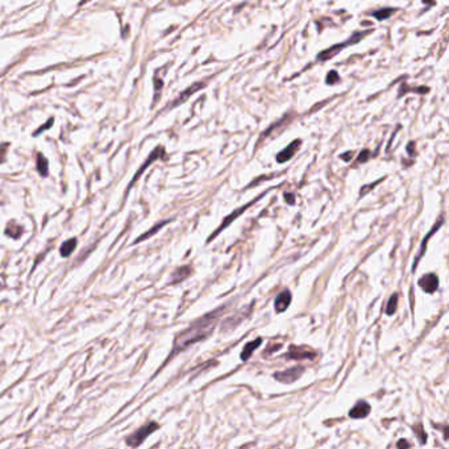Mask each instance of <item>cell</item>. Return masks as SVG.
Listing matches in <instances>:
<instances>
[{
	"mask_svg": "<svg viewBox=\"0 0 449 449\" xmlns=\"http://www.w3.org/2000/svg\"><path fill=\"white\" fill-rule=\"evenodd\" d=\"M225 307L226 306H222V307L216 308V310H214L210 314L204 315V316L199 318L194 323H191V326H188L184 331L179 332L175 336V338H174L173 349L170 352V356L168 360L173 358L174 356H177L182 350L190 348L192 344L203 341L207 337H210V335H211V332L215 328L219 318L225 311Z\"/></svg>",
	"mask_w": 449,
	"mask_h": 449,
	"instance_id": "1",
	"label": "cell"
},
{
	"mask_svg": "<svg viewBox=\"0 0 449 449\" xmlns=\"http://www.w3.org/2000/svg\"><path fill=\"white\" fill-rule=\"evenodd\" d=\"M369 33H372V31L354 32L353 35L350 36L349 39L346 40V41H344V43H340V44H337V45L331 46V48H328V49L320 52V53L318 54L316 59H318V61H328V59H331V58L336 57L337 54H340V52H341L342 49H345V48H348V46L356 45L357 43H360L361 40L364 39L365 36H368Z\"/></svg>",
	"mask_w": 449,
	"mask_h": 449,
	"instance_id": "2",
	"label": "cell"
},
{
	"mask_svg": "<svg viewBox=\"0 0 449 449\" xmlns=\"http://www.w3.org/2000/svg\"><path fill=\"white\" fill-rule=\"evenodd\" d=\"M294 119H295V113L291 111L287 112V113L282 116L280 120H277L276 123H273L272 125H269V128H268V129H266V131L264 132L261 136H260V140H258V142L264 141V140H266V138H270V140L276 138L277 136L281 135V133H282V132H283L284 129L288 127V125H290V123H291Z\"/></svg>",
	"mask_w": 449,
	"mask_h": 449,
	"instance_id": "3",
	"label": "cell"
},
{
	"mask_svg": "<svg viewBox=\"0 0 449 449\" xmlns=\"http://www.w3.org/2000/svg\"><path fill=\"white\" fill-rule=\"evenodd\" d=\"M158 428H160L158 423L156 422L146 423L145 426L140 427L137 431H135L133 434L129 435V436L125 439V443H127V446L132 447V448H136V447L141 446L142 443L145 442V439L148 438V436H150L153 432H156Z\"/></svg>",
	"mask_w": 449,
	"mask_h": 449,
	"instance_id": "4",
	"label": "cell"
},
{
	"mask_svg": "<svg viewBox=\"0 0 449 449\" xmlns=\"http://www.w3.org/2000/svg\"><path fill=\"white\" fill-rule=\"evenodd\" d=\"M266 194H268V191H265V192H264V194H261V195H260V196H257V198H256V199H253V200H252V202H249V203L244 204V206H242V207L237 208V210H234V211L232 212V214H230V215L226 216L225 219H224L223 224H222V225L219 226V229H216L215 232H214V233H212L211 236H210V238H208V240H207V242L212 241V240H214V237H215L216 234H219L220 232H222V230L225 229L226 226L229 225V224L233 223L234 220L237 219V218H238V216H240V215H242V214H244V212H245L246 210H248V208L250 207V206H252V204H254V203H256V202H258V200H260V199H262V198H264V196H265Z\"/></svg>",
	"mask_w": 449,
	"mask_h": 449,
	"instance_id": "5",
	"label": "cell"
},
{
	"mask_svg": "<svg viewBox=\"0 0 449 449\" xmlns=\"http://www.w3.org/2000/svg\"><path fill=\"white\" fill-rule=\"evenodd\" d=\"M304 373V368L303 366H292V368H288L283 372H277L274 373V378H276L278 382L284 385H291L294 384L295 381H298L302 377V374Z\"/></svg>",
	"mask_w": 449,
	"mask_h": 449,
	"instance_id": "6",
	"label": "cell"
},
{
	"mask_svg": "<svg viewBox=\"0 0 449 449\" xmlns=\"http://www.w3.org/2000/svg\"><path fill=\"white\" fill-rule=\"evenodd\" d=\"M165 157H166L165 148H164V146H157V148H156V149H154L153 152H152V153L149 154V157L146 158V161L144 162V164H142L141 168H140V169L137 170V173L135 174V177H133V179H132L131 184H129V188L132 187V184L135 183L136 180H137L138 178L141 177V174L144 173V171H145V170L148 169V168H149V166L152 165V164H153L154 161H157V160H164Z\"/></svg>",
	"mask_w": 449,
	"mask_h": 449,
	"instance_id": "7",
	"label": "cell"
},
{
	"mask_svg": "<svg viewBox=\"0 0 449 449\" xmlns=\"http://www.w3.org/2000/svg\"><path fill=\"white\" fill-rule=\"evenodd\" d=\"M316 357V352L307 346H290V350L284 354L287 360H314Z\"/></svg>",
	"mask_w": 449,
	"mask_h": 449,
	"instance_id": "8",
	"label": "cell"
},
{
	"mask_svg": "<svg viewBox=\"0 0 449 449\" xmlns=\"http://www.w3.org/2000/svg\"><path fill=\"white\" fill-rule=\"evenodd\" d=\"M252 307H253V304H252L250 307L246 306V307L242 308V311L237 312V314H234L233 316H230V318H228L226 320H224V323L222 324V331H223V332H225L226 330L233 331L236 327L240 326L242 320H245V319L250 315V308Z\"/></svg>",
	"mask_w": 449,
	"mask_h": 449,
	"instance_id": "9",
	"label": "cell"
},
{
	"mask_svg": "<svg viewBox=\"0 0 449 449\" xmlns=\"http://www.w3.org/2000/svg\"><path fill=\"white\" fill-rule=\"evenodd\" d=\"M204 87H206V81L196 82V83H194V85L190 86V87H188V89H186V90H184V91L180 92L179 96H178L177 99L174 100V102H173V103H171V104H169V108H175V107H178V106H179V104L184 103V102H186V100L190 99V96H192V95H194V94H195V92H198V91H199V90L204 89Z\"/></svg>",
	"mask_w": 449,
	"mask_h": 449,
	"instance_id": "10",
	"label": "cell"
},
{
	"mask_svg": "<svg viewBox=\"0 0 449 449\" xmlns=\"http://www.w3.org/2000/svg\"><path fill=\"white\" fill-rule=\"evenodd\" d=\"M302 145V140H294L292 142H290L283 150H281L280 153L277 154V162L278 164H284V162L290 161L300 149Z\"/></svg>",
	"mask_w": 449,
	"mask_h": 449,
	"instance_id": "11",
	"label": "cell"
},
{
	"mask_svg": "<svg viewBox=\"0 0 449 449\" xmlns=\"http://www.w3.org/2000/svg\"><path fill=\"white\" fill-rule=\"evenodd\" d=\"M419 286L427 294H434L439 287V278L435 273H428L419 280Z\"/></svg>",
	"mask_w": 449,
	"mask_h": 449,
	"instance_id": "12",
	"label": "cell"
},
{
	"mask_svg": "<svg viewBox=\"0 0 449 449\" xmlns=\"http://www.w3.org/2000/svg\"><path fill=\"white\" fill-rule=\"evenodd\" d=\"M443 224H444V219L442 218V219L439 220L438 223L432 226V229L430 230V233H427L426 236H424V238H423V241H422V245H420V249H419V253L416 254V257H415L414 266H412V272H415V269H416V265H418L419 261H420V258H422L423 256H424V253H426V249H427L426 245H427V242H428V240H430V237L435 233V232H436V230L439 229V228H440V226L443 225Z\"/></svg>",
	"mask_w": 449,
	"mask_h": 449,
	"instance_id": "13",
	"label": "cell"
},
{
	"mask_svg": "<svg viewBox=\"0 0 449 449\" xmlns=\"http://www.w3.org/2000/svg\"><path fill=\"white\" fill-rule=\"evenodd\" d=\"M372 411V407L368 402L365 400H358L357 403L352 407V410L349 411V418L352 419H364L366 418Z\"/></svg>",
	"mask_w": 449,
	"mask_h": 449,
	"instance_id": "14",
	"label": "cell"
},
{
	"mask_svg": "<svg viewBox=\"0 0 449 449\" xmlns=\"http://www.w3.org/2000/svg\"><path fill=\"white\" fill-rule=\"evenodd\" d=\"M291 303V292L288 291V290H283V291L278 294V296L276 298V302H274V307H276L277 312H284L288 308Z\"/></svg>",
	"mask_w": 449,
	"mask_h": 449,
	"instance_id": "15",
	"label": "cell"
},
{
	"mask_svg": "<svg viewBox=\"0 0 449 449\" xmlns=\"http://www.w3.org/2000/svg\"><path fill=\"white\" fill-rule=\"evenodd\" d=\"M261 344H262L261 337H257L256 340H253V341H249L248 344H245L244 349L241 350V356H240V357H241V361L249 360V358L252 357V354L254 353V350L258 349Z\"/></svg>",
	"mask_w": 449,
	"mask_h": 449,
	"instance_id": "16",
	"label": "cell"
},
{
	"mask_svg": "<svg viewBox=\"0 0 449 449\" xmlns=\"http://www.w3.org/2000/svg\"><path fill=\"white\" fill-rule=\"evenodd\" d=\"M192 269L190 266H182V268H178L177 270H174V273L171 274V283H179L182 281H184L187 277L191 276Z\"/></svg>",
	"mask_w": 449,
	"mask_h": 449,
	"instance_id": "17",
	"label": "cell"
},
{
	"mask_svg": "<svg viewBox=\"0 0 449 449\" xmlns=\"http://www.w3.org/2000/svg\"><path fill=\"white\" fill-rule=\"evenodd\" d=\"M36 165H37V171L41 174V177H48L49 174V162L43 153L37 154V160H36Z\"/></svg>",
	"mask_w": 449,
	"mask_h": 449,
	"instance_id": "18",
	"label": "cell"
},
{
	"mask_svg": "<svg viewBox=\"0 0 449 449\" xmlns=\"http://www.w3.org/2000/svg\"><path fill=\"white\" fill-rule=\"evenodd\" d=\"M77 244H78V241L75 237L70 238V240H67V241L63 242V244L61 245V249H59L62 257H69L70 254L74 252V249H75Z\"/></svg>",
	"mask_w": 449,
	"mask_h": 449,
	"instance_id": "19",
	"label": "cell"
},
{
	"mask_svg": "<svg viewBox=\"0 0 449 449\" xmlns=\"http://www.w3.org/2000/svg\"><path fill=\"white\" fill-rule=\"evenodd\" d=\"M23 232H24L23 226L17 225L15 222H11V223L7 225V228H5V234H8V236H11V237L16 238V240L21 237Z\"/></svg>",
	"mask_w": 449,
	"mask_h": 449,
	"instance_id": "20",
	"label": "cell"
},
{
	"mask_svg": "<svg viewBox=\"0 0 449 449\" xmlns=\"http://www.w3.org/2000/svg\"><path fill=\"white\" fill-rule=\"evenodd\" d=\"M394 12H395V8H382V9L374 11L373 13H370V15L374 16L378 21H384V20L392 17V16L394 15Z\"/></svg>",
	"mask_w": 449,
	"mask_h": 449,
	"instance_id": "21",
	"label": "cell"
},
{
	"mask_svg": "<svg viewBox=\"0 0 449 449\" xmlns=\"http://www.w3.org/2000/svg\"><path fill=\"white\" fill-rule=\"evenodd\" d=\"M168 223H170V220H164V222H161V223L156 224V225H154L153 228H152V229H150V230H148V232H146V233L141 234V236H140V237H138L135 242H136V244H137V242H141V241H144V240H146V238H149L150 236H153L154 233H157L158 230L161 229L162 226L166 225V224H168Z\"/></svg>",
	"mask_w": 449,
	"mask_h": 449,
	"instance_id": "22",
	"label": "cell"
},
{
	"mask_svg": "<svg viewBox=\"0 0 449 449\" xmlns=\"http://www.w3.org/2000/svg\"><path fill=\"white\" fill-rule=\"evenodd\" d=\"M396 308H398V294H393L388 302L386 314H388L389 316H393V315L396 312Z\"/></svg>",
	"mask_w": 449,
	"mask_h": 449,
	"instance_id": "23",
	"label": "cell"
},
{
	"mask_svg": "<svg viewBox=\"0 0 449 449\" xmlns=\"http://www.w3.org/2000/svg\"><path fill=\"white\" fill-rule=\"evenodd\" d=\"M412 430H414L415 435H416V436H418L419 440H420V444H426V442H427V434H426V432H424V430H423V426H422V424H420V423H419V424H416V426H414V428H412Z\"/></svg>",
	"mask_w": 449,
	"mask_h": 449,
	"instance_id": "24",
	"label": "cell"
},
{
	"mask_svg": "<svg viewBox=\"0 0 449 449\" xmlns=\"http://www.w3.org/2000/svg\"><path fill=\"white\" fill-rule=\"evenodd\" d=\"M326 82H327V85H335V83H338V82H340V77H338L337 71L331 70L330 73L327 74Z\"/></svg>",
	"mask_w": 449,
	"mask_h": 449,
	"instance_id": "25",
	"label": "cell"
},
{
	"mask_svg": "<svg viewBox=\"0 0 449 449\" xmlns=\"http://www.w3.org/2000/svg\"><path fill=\"white\" fill-rule=\"evenodd\" d=\"M154 90H156V98H154V103L157 102L158 98H160V94H161L162 86H164V82H162L161 78L157 77V74H156V77H154Z\"/></svg>",
	"mask_w": 449,
	"mask_h": 449,
	"instance_id": "26",
	"label": "cell"
},
{
	"mask_svg": "<svg viewBox=\"0 0 449 449\" xmlns=\"http://www.w3.org/2000/svg\"><path fill=\"white\" fill-rule=\"evenodd\" d=\"M370 156H372L370 150L362 149L360 152V154L357 156V164H364V162H368L369 158H370Z\"/></svg>",
	"mask_w": 449,
	"mask_h": 449,
	"instance_id": "27",
	"label": "cell"
},
{
	"mask_svg": "<svg viewBox=\"0 0 449 449\" xmlns=\"http://www.w3.org/2000/svg\"><path fill=\"white\" fill-rule=\"evenodd\" d=\"M8 148H9V144H8V142H5V144H1V145H0V164L5 161V158H7Z\"/></svg>",
	"mask_w": 449,
	"mask_h": 449,
	"instance_id": "28",
	"label": "cell"
},
{
	"mask_svg": "<svg viewBox=\"0 0 449 449\" xmlns=\"http://www.w3.org/2000/svg\"><path fill=\"white\" fill-rule=\"evenodd\" d=\"M284 200L287 204H294L295 203V195L290 194V192H284Z\"/></svg>",
	"mask_w": 449,
	"mask_h": 449,
	"instance_id": "29",
	"label": "cell"
},
{
	"mask_svg": "<svg viewBox=\"0 0 449 449\" xmlns=\"http://www.w3.org/2000/svg\"><path fill=\"white\" fill-rule=\"evenodd\" d=\"M53 121H54L53 119H49V120H48V124H46V125H41V127H40L39 131H36V132H35V136L39 135L40 132H43V131H46V129H49V128L52 127V124H53Z\"/></svg>",
	"mask_w": 449,
	"mask_h": 449,
	"instance_id": "30",
	"label": "cell"
},
{
	"mask_svg": "<svg viewBox=\"0 0 449 449\" xmlns=\"http://www.w3.org/2000/svg\"><path fill=\"white\" fill-rule=\"evenodd\" d=\"M403 90H406V91H408V90H411V89H408V87H407V85H402L400 86V90H399V92L400 91H403ZM414 91H416V92H422V94H426L427 91H428V89H427V87H422V89H414Z\"/></svg>",
	"mask_w": 449,
	"mask_h": 449,
	"instance_id": "31",
	"label": "cell"
},
{
	"mask_svg": "<svg viewBox=\"0 0 449 449\" xmlns=\"http://www.w3.org/2000/svg\"><path fill=\"white\" fill-rule=\"evenodd\" d=\"M280 348H282V344H276V345L274 346H269V348H268V349L265 350V356H268V354H273L274 353V352H276V350H278L280 349Z\"/></svg>",
	"mask_w": 449,
	"mask_h": 449,
	"instance_id": "32",
	"label": "cell"
},
{
	"mask_svg": "<svg viewBox=\"0 0 449 449\" xmlns=\"http://www.w3.org/2000/svg\"><path fill=\"white\" fill-rule=\"evenodd\" d=\"M381 180H382V179H380V180H378V182H381ZM378 182H374V183L369 184L368 187H362V188H361L360 196H364V194H366V192H369V191H370V190H372V188H373V187H374V186H376V184H377V183H378Z\"/></svg>",
	"mask_w": 449,
	"mask_h": 449,
	"instance_id": "33",
	"label": "cell"
},
{
	"mask_svg": "<svg viewBox=\"0 0 449 449\" xmlns=\"http://www.w3.org/2000/svg\"><path fill=\"white\" fill-rule=\"evenodd\" d=\"M352 157H353V152H346V153H344V154H341V156H340V158H342V160H344V161H350V160H352Z\"/></svg>",
	"mask_w": 449,
	"mask_h": 449,
	"instance_id": "34",
	"label": "cell"
},
{
	"mask_svg": "<svg viewBox=\"0 0 449 449\" xmlns=\"http://www.w3.org/2000/svg\"><path fill=\"white\" fill-rule=\"evenodd\" d=\"M396 447H398V448H408V447H411V444L410 443H407L406 440H400V442L396 444Z\"/></svg>",
	"mask_w": 449,
	"mask_h": 449,
	"instance_id": "35",
	"label": "cell"
},
{
	"mask_svg": "<svg viewBox=\"0 0 449 449\" xmlns=\"http://www.w3.org/2000/svg\"><path fill=\"white\" fill-rule=\"evenodd\" d=\"M90 1H92V0H81V1H79V5H85V4L90 3Z\"/></svg>",
	"mask_w": 449,
	"mask_h": 449,
	"instance_id": "36",
	"label": "cell"
}]
</instances>
